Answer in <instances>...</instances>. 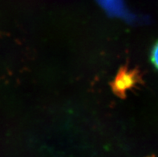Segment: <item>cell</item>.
I'll list each match as a JSON object with an SVG mask.
<instances>
[{"label":"cell","mask_w":158,"mask_h":157,"mask_svg":"<svg viewBox=\"0 0 158 157\" xmlns=\"http://www.w3.org/2000/svg\"><path fill=\"white\" fill-rule=\"evenodd\" d=\"M140 83H142V78L138 70L136 68L129 69L127 66H123L111 83V88L115 95L124 99L128 91L134 88Z\"/></svg>","instance_id":"6da1fadb"},{"label":"cell","mask_w":158,"mask_h":157,"mask_svg":"<svg viewBox=\"0 0 158 157\" xmlns=\"http://www.w3.org/2000/svg\"><path fill=\"white\" fill-rule=\"evenodd\" d=\"M151 62L155 68L158 70V41L153 45L151 51Z\"/></svg>","instance_id":"3957f363"},{"label":"cell","mask_w":158,"mask_h":157,"mask_svg":"<svg viewBox=\"0 0 158 157\" xmlns=\"http://www.w3.org/2000/svg\"><path fill=\"white\" fill-rule=\"evenodd\" d=\"M96 1L110 15L120 17L127 21H134L137 19L136 16L131 14L127 10L124 0H96Z\"/></svg>","instance_id":"7a4b0ae2"}]
</instances>
